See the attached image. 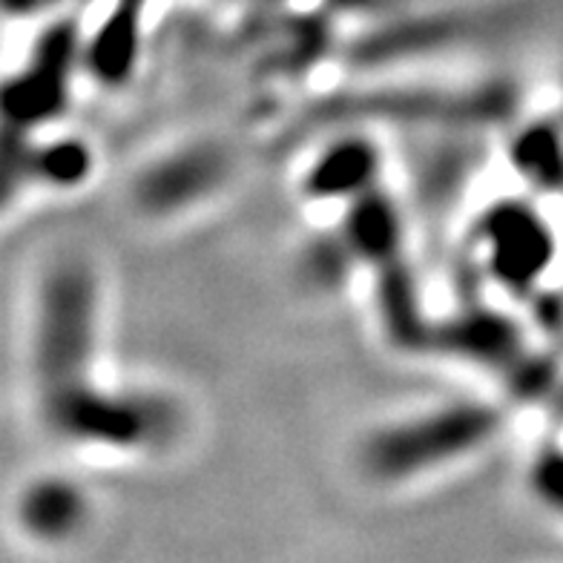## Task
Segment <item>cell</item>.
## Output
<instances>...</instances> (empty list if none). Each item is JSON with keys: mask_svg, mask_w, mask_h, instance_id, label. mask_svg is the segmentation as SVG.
<instances>
[{"mask_svg": "<svg viewBox=\"0 0 563 563\" xmlns=\"http://www.w3.org/2000/svg\"><path fill=\"white\" fill-rule=\"evenodd\" d=\"M219 173H222L219 156L196 150V153H185V156L158 164L156 170L141 181L139 194L153 210L178 208L196 199L201 190H210Z\"/></svg>", "mask_w": 563, "mask_h": 563, "instance_id": "obj_2", "label": "cell"}, {"mask_svg": "<svg viewBox=\"0 0 563 563\" xmlns=\"http://www.w3.org/2000/svg\"><path fill=\"white\" fill-rule=\"evenodd\" d=\"M495 429L497 420L483 408H449L420 420L397 422L365 443V468L383 481H408L472 452L475 445L486 443Z\"/></svg>", "mask_w": 563, "mask_h": 563, "instance_id": "obj_1", "label": "cell"}, {"mask_svg": "<svg viewBox=\"0 0 563 563\" xmlns=\"http://www.w3.org/2000/svg\"><path fill=\"white\" fill-rule=\"evenodd\" d=\"M81 515V497L60 483H41L26 492V497L21 500L23 523L46 538L73 532Z\"/></svg>", "mask_w": 563, "mask_h": 563, "instance_id": "obj_3", "label": "cell"}]
</instances>
